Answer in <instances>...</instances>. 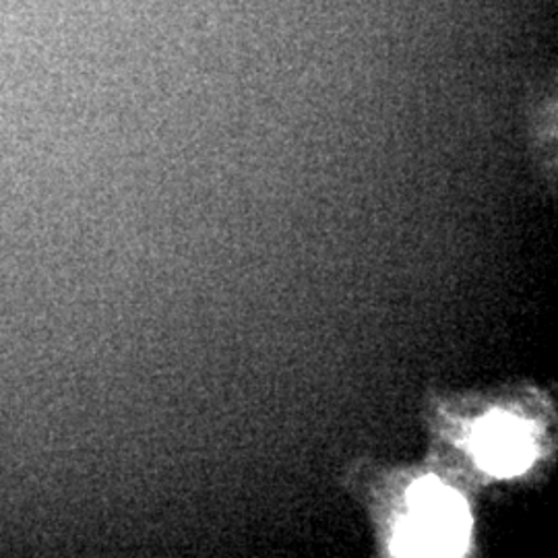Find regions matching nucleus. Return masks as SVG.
<instances>
[{"label": "nucleus", "mask_w": 558, "mask_h": 558, "mask_svg": "<svg viewBox=\"0 0 558 558\" xmlns=\"http://www.w3.org/2000/svg\"><path fill=\"white\" fill-rule=\"evenodd\" d=\"M408 500L410 515L399 525L396 555L449 557L465 548L472 521L456 490L437 478H424L408 493Z\"/></svg>", "instance_id": "obj_1"}, {"label": "nucleus", "mask_w": 558, "mask_h": 558, "mask_svg": "<svg viewBox=\"0 0 558 558\" xmlns=\"http://www.w3.org/2000/svg\"><path fill=\"white\" fill-rule=\"evenodd\" d=\"M472 449L480 465L500 478L523 472L536 456L532 428L500 412L488 414L474 428Z\"/></svg>", "instance_id": "obj_2"}]
</instances>
